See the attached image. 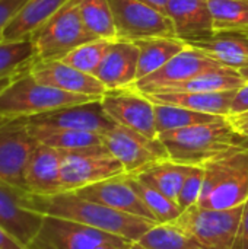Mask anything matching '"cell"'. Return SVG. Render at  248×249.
Segmentation results:
<instances>
[{
    "mask_svg": "<svg viewBox=\"0 0 248 249\" xmlns=\"http://www.w3.org/2000/svg\"><path fill=\"white\" fill-rule=\"evenodd\" d=\"M101 105L115 124L158 139L153 102L133 86L107 90L101 98Z\"/></svg>",
    "mask_w": 248,
    "mask_h": 249,
    "instance_id": "obj_10",
    "label": "cell"
},
{
    "mask_svg": "<svg viewBox=\"0 0 248 249\" xmlns=\"http://www.w3.org/2000/svg\"><path fill=\"white\" fill-rule=\"evenodd\" d=\"M69 0H28L3 32V41L29 39Z\"/></svg>",
    "mask_w": 248,
    "mask_h": 249,
    "instance_id": "obj_23",
    "label": "cell"
},
{
    "mask_svg": "<svg viewBox=\"0 0 248 249\" xmlns=\"http://www.w3.org/2000/svg\"><path fill=\"white\" fill-rule=\"evenodd\" d=\"M28 128L31 136L35 139V142L61 152L80 150V149L104 144L102 134L92 133V131H79L70 128L44 127V125H32V124H28Z\"/></svg>",
    "mask_w": 248,
    "mask_h": 249,
    "instance_id": "obj_26",
    "label": "cell"
},
{
    "mask_svg": "<svg viewBox=\"0 0 248 249\" xmlns=\"http://www.w3.org/2000/svg\"><path fill=\"white\" fill-rule=\"evenodd\" d=\"M243 206L232 209H206L191 206L171 222V225L183 229L208 249H232Z\"/></svg>",
    "mask_w": 248,
    "mask_h": 249,
    "instance_id": "obj_6",
    "label": "cell"
},
{
    "mask_svg": "<svg viewBox=\"0 0 248 249\" xmlns=\"http://www.w3.org/2000/svg\"><path fill=\"white\" fill-rule=\"evenodd\" d=\"M228 120L234 125V128L248 140V112L241 114V115H235V117H228Z\"/></svg>",
    "mask_w": 248,
    "mask_h": 249,
    "instance_id": "obj_39",
    "label": "cell"
},
{
    "mask_svg": "<svg viewBox=\"0 0 248 249\" xmlns=\"http://www.w3.org/2000/svg\"><path fill=\"white\" fill-rule=\"evenodd\" d=\"M34 60L35 50L31 38L0 42V77L28 70Z\"/></svg>",
    "mask_w": 248,
    "mask_h": 249,
    "instance_id": "obj_33",
    "label": "cell"
},
{
    "mask_svg": "<svg viewBox=\"0 0 248 249\" xmlns=\"http://www.w3.org/2000/svg\"><path fill=\"white\" fill-rule=\"evenodd\" d=\"M0 249H28L0 228Z\"/></svg>",
    "mask_w": 248,
    "mask_h": 249,
    "instance_id": "obj_40",
    "label": "cell"
},
{
    "mask_svg": "<svg viewBox=\"0 0 248 249\" xmlns=\"http://www.w3.org/2000/svg\"><path fill=\"white\" fill-rule=\"evenodd\" d=\"M118 236L54 216H44L42 225L28 249H94Z\"/></svg>",
    "mask_w": 248,
    "mask_h": 249,
    "instance_id": "obj_11",
    "label": "cell"
},
{
    "mask_svg": "<svg viewBox=\"0 0 248 249\" xmlns=\"http://www.w3.org/2000/svg\"><path fill=\"white\" fill-rule=\"evenodd\" d=\"M237 90L228 92H186V93H151L148 96L153 104L174 105L197 112L229 117L231 104Z\"/></svg>",
    "mask_w": 248,
    "mask_h": 249,
    "instance_id": "obj_22",
    "label": "cell"
},
{
    "mask_svg": "<svg viewBox=\"0 0 248 249\" xmlns=\"http://www.w3.org/2000/svg\"><path fill=\"white\" fill-rule=\"evenodd\" d=\"M165 15L171 19L177 38L191 41L215 32L208 0H170Z\"/></svg>",
    "mask_w": 248,
    "mask_h": 249,
    "instance_id": "obj_20",
    "label": "cell"
},
{
    "mask_svg": "<svg viewBox=\"0 0 248 249\" xmlns=\"http://www.w3.org/2000/svg\"><path fill=\"white\" fill-rule=\"evenodd\" d=\"M139 1L146 3V4H149V6H152V7H155V9H158V10H161V12L165 13L170 0H139Z\"/></svg>",
    "mask_w": 248,
    "mask_h": 249,
    "instance_id": "obj_42",
    "label": "cell"
},
{
    "mask_svg": "<svg viewBox=\"0 0 248 249\" xmlns=\"http://www.w3.org/2000/svg\"><path fill=\"white\" fill-rule=\"evenodd\" d=\"M232 249H248V198L243 204V213Z\"/></svg>",
    "mask_w": 248,
    "mask_h": 249,
    "instance_id": "obj_37",
    "label": "cell"
},
{
    "mask_svg": "<svg viewBox=\"0 0 248 249\" xmlns=\"http://www.w3.org/2000/svg\"><path fill=\"white\" fill-rule=\"evenodd\" d=\"M25 190L0 184V228L25 248L38 233L44 216L25 209Z\"/></svg>",
    "mask_w": 248,
    "mask_h": 249,
    "instance_id": "obj_15",
    "label": "cell"
},
{
    "mask_svg": "<svg viewBox=\"0 0 248 249\" xmlns=\"http://www.w3.org/2000/svg\"><path fill=\"white\" fill-rule=\"evenodd\" d=\"M139 244L148 249H208L191 235L171 223H159L151 228Z\"/></svg>",
    "mask_w": 248,
    "mask_h": 249,
    "instance_id": "obj_29",
    "label": "cell"
},
{
    "mask_svg": "<svg viewBox=\"0 0 248 249\" xmlns=\"http://www.w3.org/2000/svg\"><path fill=\"white\" fill-rule=\"evenodd\" d=\"M205 179L197 206L232 209L248 198V146L237 147L203 165Z\"/></svg>",
    "mask_w": 248,
    "mask_h": 249,
    "instance_id": "obj_4",
    "label": "cell"
},
{
    "mask_svg": "<svg viewBox=\"0 0 248 249\" xmlns=\"http://www.w3.org/2000/svg\"><path fill=\"white\" fill-rule=\"evenodd\" d=\"M4 121H7V120H6V118H3V117H0V124H3Z\"/></svg>",
    "mask_w": 248,
    "mask_h": 249,
    "instance_id": "obj_46",
    "label": "cell"
},
{
    "mask_svg": "<svg viewBox=\"0 0 248 249\" xmlns=\"http://www.w3.org/2000/svg\"><path fill=\"white\" fill-rule=\"evenodd\" d=\"M246 83L240 70L219 66L206 70L180 85L168 88L159 93H186V92H228L238 90Z\"/></svg>",
    "mask_w": 248,
    "mask_h": 249,
    "instance_id": "obj_24",
    "label": "cell"
},
{
    "mask_svg": "<svg viewBox=\"0 0 248 249\" xmlns=\"http://www.w3.org/2000/svg\"><path fill=\"white\" fill-rule=\"evenodd\" d=\"M121 174H126L123 165L104 144L61 152V193L77 191Z\"/></svg>",
    "mask_w": 248,
    "mask_h": 249,
    "instance_id": "obj_7",
    "label": "cell"
},
{
    "mask_svg": "<svg viewBox=\"0 0 248 249\" xmlns=\"http://www.w3.org/2000/svg\"><path fill=\"white\" fill-rule=\"evenodd\" d=\"M23 185L35 196L61 193V152L37 142L23 169Z\"/></svg>",
    "mask_w": 248,
    "mask_h": 249,
    "instance_id": "obj_18",
    "label": "cell"
},
{
    "mask_svg": "<svg viewBox=\"0 0 248 249\" xmlns=\"http://www.w3.org/2000/svg\"><path fill=\"white\" fill-rule=\"evenodd\" d=\"M29 71L38 82L70 93L102 98L107 92L94 74L83 73L61 60H34Z\"/></svg>",
    "mask_w": 248,
    "mask_h": 249,
    "instance_id": "obj_17",
    "label": "cell"
},
{
    "mask_svg": "<svg viewBox=\"0 0 248 249\" xmlns=\"http://www.w3.org/2000/svg\"><path fill=\"white\" fill-rule=\"evenodd\" d=\"M248 112V82H246L237 92L231 104V112L229 117L241 115Z\"/></svg>",
    "mask_w": 248,
    "mask_h": 249,
    "instance_id": "obj_38",
    "label": "cell"
},
{
    "mask_svg": "<svg viewBox=\"0 0 248 249\" xmlns=\"http://www.w3.org/2000/svg\"><path fill=\"white\" fill-rule=\"evenodd\" d=\"M132 242L123 239V238H115L113 241H108V242H104L101 245H98L96 248L94 249H129Z\"/></svg>",
    "mask_w": 248,
    "mask_h": 249,
    "instance_id": "obj_41",
    "label": "cell"
},
{
    "mask_svg": "<svg viewBox=\"0 0 248 249\" xmlns=\"http://www.w3.org/2000/svg\"><path fill=\"white\" fill-rule=\"evenodd\" d=\"M153 108H155V123H156L158 134L165 133V131H171V130H180V128L197 125V124L213 123V121H219L222 118H227V117L197 112V111H191V109L174 107V105L153 104Z\"/></svg>",
    "mask_w": 248,
    "mask_h": 249,
    "instance_id": "obj_28",
    "label": "cell"
},
{
    "mask_svg": "<svg viewBox=\"0 0 248 249\" xmlns=\"http://www.w3.org/2000/svg\"><path fill=\"white\" fill-rule=\"evenodd\" d=\"M101 98L70 93L38 82L28 70L18 73L0 92V117L6 120L28 118L61 108L80 105Z\"/></svg>",
    "mask_w": 248,
    "mask_h": 249,
    "instance_id": "obj_3",
    "label": "cell"
},
{
    "mask_svg": "<svg viewBox=\"0 0 248 249\" xmlns=\"http://www.w3.org/2000/svg\"><path fill=\"white\" fill-rule=\"evenodd\" d=\"M158 139L165 146L168 159L191 166H203L232 149L248 146L247 139L228 118L159 133Z\"/></svg>",
    "mask_w": 248,
    "mask_h": 249,
    "instance_id": "obj_2",
    "label": "cell"
},
{
    "mask_svg": "<svg viewBox=\"0 0 248 249\" xmlns=\"http://www.w3.org/2000/svg\"><path fill=\"white\" fill-rule=\"evenodd\" d=\"M86 28L96 36L110 41L117 39L113 9L110 0H76Z\"/></svg>",
    "mask_w": 248,
    "mask_h": 249,
    "instance_id": "obj_30",
    "label": "cell"
},
{
    "mask_svg": "<svg viewBox=\"0 0 248 249\" xmlns=\"http://www.w3.org/2000/svg\"><path fill=\"white\" fill-rule=\"evenodd\" d=\"M215 31L248 32V0H208Z\"/></svg>",
    "mask_w": 248,
    "mask_h": 249,
    "instance_id": "obj_31",
    "label": "cell"
},
{
    "mask_svg": "<svg viewBox=\"0 0 248 249\" xmlns=\"http://www.w3.org/2000/svg\"><path fill=\"white\" fill-rule=\"evenodd\" d=\"M139 48L137 80L159 70L174 55L186 48V42L177 36H153L134 41Z\"/></svg>",
    "mask_w": 248,
    "mask_h": 249,
    "instance_id": "obj_25",
    "label": "cell"
},
{
    "mask_svg": "<svg viewBox=\"0 0 248 249\" xmlns=\"http://www.w3.org/2000/svg\"><path fill=\"white\" fill-rule=\"evenodd\" d=\"M240 73H241V76L244 77V80L248 82V66L243 67V69H240Z\"/></svg>",
    "mask_w": 248,
    "mask_h": 249,
    "instance_id": "obj_44",
    "label": "cell"
},
{
    "mask_svg": "<svg viewBox=\"0 0 248 249\" xmlns=\"http://www.w3.org/2000/svg\"><path fill=\"white\" fill-rule=\"evenodd\" d=\"M102 137L104 146L123 165L126 174H137L152 163L168 159L159 139H151L127 127L115 124Z\"/></svg>",
    "mask_w": 248,
    "mask_h": 249,
    "instance_id": "obj_9",
    "label": "cell"
},
{
    "mask_svg": "<svg viewBox=\"0 0 248 249\" xmlns=\"http://www.w3.org/2000/svg\"><path fill=\"white\" fill-rule=\"evenodd\" d=\"M26 1L28 0H0V42L3 41V32L6 26Z\"/></svg>",
    "mask_w": 248,
    "mask_h": 249,
    "instance_id": "obj_36",
    "label": "cell"
},
{
    "mask_svg": "<svg viewBox=\"0 0 248 249\" xmlns=\"http://www.w3.org/2000/svg\"><path fill=\"white\" fill-rule=\"evenodd\" d=\"M139 48L132 41L115 39L110 44L95 77L107 90L132 88L137 82Z\"/></svg>",
    "mask_w": 248,
    "mask_h": 249,
    "instance_id": "obj_19",
    "label": "cell"
},
{
    "mask_svg": "<svg viewBox=\"0 0 248 249\" xmlns=\"http://www.w3.org/2000/svg\"><path fill=\"white\" fill-rule=\"evenodd\" d=\"M184 42L190 47H194L206 53L222 66L232 67L237 70L248 66L247 32L215 31L209 36Z\"/></svg>",
    "mask_w": 248,
    "mask_h": 249,
    "instance_id": "obj_21",
    "label": "cell"
},
{
    "mask_svg": "<svg viewBox=\"0 0 248 249\" xmlns=\"http://www.w3.org/2000/svg\"><path fill=\"white\" fill-rule=\"evenodd\" d=\"M94 39L96 36L86 28L76 0H69L31 36L35 60H61Z\"/></svg>",
    "mask_w": 248,
    "mask_h": 249,
    "instance_id": "obj_5",
    "label": "cell"
},
{
    "mask_svg": "<svg viewBox=\"0 0 248 249\" xmlns=\"http://www.w3.org/2000/svg\"><path fill=\"white\" fill-rule=\"evenodd\" d=\"M25 209L39 213L42 216H54L67 219L110 235L123 238L129 242H139V239L155 225V222L130 216L113 210L99 203L80 197L75 191H64L50 196H35L26 193Z\"/></svg>",
    "mask_w": 248,
    "mask_h": 249,
    "instance_id": "obj_1",
    "label": "cell"
},
{
    "mask_svg": "<svg viewBox=\"0 0 248 249\" xmlns=\"http://www.w3.org/2000/svg\"><path fill=\"white\" fill-rule=\"evenodd\" d=\"M129 177H130V181H132L133 187L136 188L137 194L140 196V198L143 200L146 207L151 210V213L153 214V217L158 223H171L181 214L183 210L180 209V206L175 201H172L171 198H168L167 196L159 193L156 188L145 184L134 175L129 174Z\"/></svg>",
    "mask_w": 248,
    "mask_h": 249,
    "instance_id": "obj_32",
    "label": "cell"
},
{
    "mask_svg": "<svg viewBox=\"0 0 248 249\" xmlns=\"http://www.w3.org/2000/svg\"><path fill=\"white\" fill-rule=\"evenodd\" d=\"M247 34H248V32H247Z\"/></svg>",
    "mask_w": 248,
    "mask_h": 249,
    "instance_id": "obj_47",
    "label": "cell"
},
{
    "mask_svg": "<svg viewBox=\"0 0 248 249\" xmlns=\"http://www.w3.org/2000/svg\"><path fill=\"white\" fill-rule=\"evenodd\" d=\"M35 143L23 118L0 124V184L25 190L23 169Z\"/></svg>",
    "mask_w": 248,
    "mask_h": 249,
    "instance_id": "obj_13",
    "label": "cell"
},
{
    "mask_svg": "<svg viewBox=\"0 0 248 249\" xmlns=\"http://www.w3.org/2000/svg\"><path fill=\"white\" fill-rule=\"evenodd\" d=\"M193 168L194 166L191 165H183L171 159H165L152 163L148 168L132 175H134L145 184L156 188L159 193H162L164 196H167L168 198L177 203L178 191Z\"/></svg>",
    "mask_w": 248,
    "mask_h": 249,
    "instance_id": "obj_27",
    "label": "cell"
},
{
    "mask_svg": "<svg viewBox=\"0 0 248 249\" xmlns=\"http://www.w3.org/2000/svg\"><path fill=\"white\" fill-rule=\"evenodd\" d=\"M219 66L222 64L213 60L206 53L186 44V48L181 53L174 55L159 70L137 80L133 85V88L137 89L143 95L159 93L168 88L180 85L206 70H210Z\"/></svg>",
    "mask_w": 248,
    "mask_h": 249,
    "instance_id": "obj_12",
    "label": "cell"
},
{
    "mask_svg": "<svg viewBox=\"0 0 248 249\" xmlns=\"http://www.w3.org/2000/svg\"><path fill=\"white\" fill-rule=\"evenodd\" d=\"M75 193L83 198L99 203L113 210L158 223L153 214L151 213V210L146 207V204L137 194L136 188L133 187L129 174H121V175L91 184Z\"/></svg>",
    "mask_w": 248,
    "mask_h": 249,
    "instance_id": "obj_14",
    "label": "cell"
},
{
    "mask_svg": "<svg viewBox=\"0 0 248 249\" xmlns=\"http://www.w3.org/2000/svg\"><path fill=\"white\" fill-rule=\"evenodd\" d=\"M129 249H148V248H145V247H143V245H140L139 242H133V244H130Z\"/></svg>",
    "mask_w": 248,
    "mask_h": 249,
    "instance_id": "obj_45",
    "label": "cell"
},
{
    "mask_svg": "<svg viewBox=\"0 0 248 249\" xmlns=\"http://www.w3.org/2000/svg\"><path fill=\"white\" fill-rule=\"evenodd\" d=\"M203 179H205L203 166H194L191 172L187 175V178L184 179L177 196V204L180 206L181 210H186L197 204L203 188Z\"/></svg>",
    "mask_w": 248,
    "mask_h": 249,
    "instance_id": "obj_35",
    "label": "cell"
},
{
    "mask_svg": "<svg viewBox=\"0 0 248 249\" xmlns=\"http://www.w3.org/2000/svg\"><path fill=\"white\" fill-rule=\"evenodd\" d=\"M19 73H20V71H19ZM16 74H18V73H16ZM16 74H12V76H4V77H0V92H1V90H3V89H4V88H6V86H7V85L10 83V82H12V80H13V77H15Z\"/></svg>",
    "mask_w": 248,
    "mask_h": 249,
    "instance_id": "obj_43",
    "label": "cell"
},
{
    "mask_svg": "<svg viewBox=\"0 0 248 249\" xmlns=\"http://www.w3.org/2000/svg\"><path fill=\"white\" fill-rule=\"evenodd\" d=\"M117 39L139 41L153 36H177L171 19L139 0H110Z\"/></svg>",
    "mask_w": 248,
    "mask_h": 249,
    "instance_id": "obj_8",
    "label": "cell"
},
{
    "mask_svg": "<svg viewBox=\"0 0 248 249\" xmlns=\"http://www.w3.org/2000/svg\"><path fill=\"white\" fill-rule=\"evenodd\" d=\"M23 120L32 125L70 128L79 131H92L98 134H105L115 125V123L105 114L101 105V99L28 117Z\"/></svg>",
    "mask_w": 248,
    "mask_h": 249,
    "instance_id": "obj_16",
    "label": "cell"
},
{
    "mask_svg": "<svg viewBox=\"0 0 248 249\" xmlns=\"http://www.w3.org/2000/svg\"><path fill=\"white\" fill-rule=\"evenodd\" d=\"M111 42L113 41H110V39L96 38L94 41L79 45L77 48L70 51L64 58H61V61L67 63L69 66H72L83 73L95 76Z\"/></svg>",
    "mask_w": 248,
    "mask_h": 249,
    "instance_id": "obj_34",
    "label": "cell"
}]
</instances>
